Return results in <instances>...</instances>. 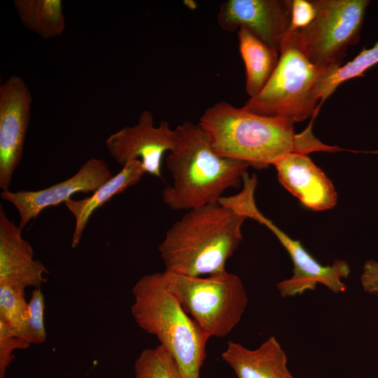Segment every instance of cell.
<instances>
[{
    "instance_id": "obj_17",
    "label": "cell",
    "mask_w": 378,
    "mask_h": 378,
    "mask_svg": "<svg viewBox=\"0 0 378 378\" xmlns=\"http://www.w3.org/2000/svg\"><path fill=\"white\" fill-rule=\"evenodd\" d=\"M239 49L246 69V91L252 98L265 88L279 59V52L245 27L237 31Z\"/></svg>"
},
{
    "instance_id": "obj_7",
    "label": "cell",
    "mask_w": 378,
    "mask_h": 378,
    "mask_svg": "<svg viewBox=\"0 0 378 378\" xmlns=\"http://www.w3.org/2000/svg\"><path fill=\"white\" fill-rule=\"evenodd\" d=\"M314 20L290 36L314 65L330 69L342 65L349 46L360 39L368 0H314Z\"/></svg>"
},
{
    "instance_id": "obj_12",
    "label": "cell",
    "mask_w": 378,
    "mask_h": 378,
    "mask_svg": "<svg viewBox=\"0 0 378 378\" xmlns=\"http://www.w3.org/2000/svg\"><path fill=\"white\" fill-rule=\"evenodd\" d=\"M292 0H227L219 7L221 29L245 27L279 52L291 21Z\"/></svg>"
},
{
    "instance_id": "obj_3",
    "label": "cell",
    "mask_w": 378,
    "mask_h": 378,
    "mask_svg": "<svg viewBox=\"0 0 378 378\" xmlns=\"http://www.w3.org/2000/svg\"><path fill=\"white\" fill-rule=\"evenodd\" d=\"M177 145L166 158L173 183L162 192L174 211H188L218 202L230 188L238 187L250 164L221 156L200 127L185 121L175 128Z\"/></svg>"
},
{
    "instance_id": "obj_8",
    "label": "cell",
    "mask_w": 378,
    "mask_h": 378,
    "mask_svg": "<svg viewBox=\"0 0 378 378\" xmlns=\"http://www.w3.org/2000/svg\"><path fill=\"white\" fill-rule=\"evenodd\" d=\"M241 213L265 225L276 237L289 254L293 264V276L276 285L283 298L301 295L308 290H314L321 284L334 293H344L346 286L343 279L350 274L346 262L336 260L331 265L318 262L298 240L290 238L257 208L255 200H248L241 207Z\"/></svg>"
},
{
    "instance_id": "obj_15",
    "label": "cell",
    "mask_w": 378,
    "mask_h": 378,
    "mask_svg": "<svg viewBox=\"0 0 378 378\" xmlns=\"http://www.w3.org/2000/svg\"><path fill=\"white\" fill-rule=\"evenodd\" d=\"M221 358L237 378H295L288 368L286 352L274 336L255 349L229 341Z\"/></svg>"
},
{
    "instance_id": "obj_9",
    "label": "cell",
    "mask_w": 378,
    "mask_h": 378,
    "mask_svg": "<svg viewBox=\"0 0 378 378\" xmlns=\"http://www.w3.org/2000/svg\"><path fill=\"white\" fill-rule=\"evenodd\" d=\"M105 144L110 155L122 167L132 160H140L146 173L162 178L163 156L176 148L177 136L166 120L155 127L151 112L145 110L136 125L125 126L111 134Z\"/></svg>"
},
{
    "instance_id": "obj_19",
    "label": "cell",
    "mask_w": 378,
    "mask_h": 378,
    "mask_svg": "<svg viewBox=\"0 0 378 378\" xmlns=\"http://www.w3.org/2000/svg\"><path fill=\"white\" fill-rule=\"evenodd\" d=\"M378 64V41L374 46L363 48L359 54L344 65L326 69L321 75L318 85L321 105L342 83L360 76L372 66Z\"/></svg>"
},
{
    "instance_id": "obj_6",
    "label": "cell",
    "mask_w": 378,
    "mask_h": 378,
    "mask_svg": "<svg viewBox=\"0 0 378 378\" xmlns=\"http://www.w3.org/2000/svg\"><path fill=\"white\" fill-rule=\"evenodd\" d=\"M162 272L169 290L209 338L227 336L239 323L248 298L238 276L226 270L204 276Z\"/></svg>"
},
{
    "instance_id": "obj_13",
    "label": "cell",
    "mask_w": 378,
    "mask_h": 378,
    "mask_svg": "<svg viewBox=\"0 0 378 378\" xmlns=\"http://www.w3.org/2000/svg\"><path fill=\"white\" fill-rule=\"evenodd\" d=\"M280 183L307 207L326 211L334 207L337 194L323 171L301 153H290L274 164Z\"/></svg>"
},
{
    "instance_id": "obj_25",
    "label": "cell",
    "mask_w": 378,
    "mask_h": 378,
    "mask_svg": "<svg viewBox=\"0 0 378 378\" xmlns=\"http://www.w3.org/2000/svg\"><path fill=\"white\" fill-rule=\"evenodd\" d=\"M360 282L366 293L378 295V262L369 260L365 262Z\"/></svg>"
},
{
    "instance_id": "obj_21",
    "label": "cell",
    "mask_w": 378,
    "mask_h": 378,
    "mask_svg": "<svg viewBox=\"0 0 378 378\" xmlns=\"http://www.w3.org/2000/svg\"><path fill=\"white\" fill-rule=\"evenodd\" d=\"M134 378H183L169 352L162 345L146 349L134 363Z\"/></svg>"
},
{
    "instance_id": "obj_23",
    "label": "cell",
    "mask_w": 378,
    "mask_h": 378,
    "mask_svg": "<svg viewBox=\"0 0 378 378\" xmlns=\"http://www.w3.org/2000/svg\"><path fill=\"white\" fill-rule=\"evenodd\" d=\"M29 345L0 323V378H5L6 370L14 358L13 352L18 349H24Z\"/></svg>"
},
{
    "instance_id": "obj_24",
    "label": "cell",
    "mask_w": 378,
    "mask_h": 378,
    "mask_svg": "<svg viewBox=\"0 0 378 378\" xmlns=\"http://www.w3.org/2000/svg\"><path fill=\"white\" fill-rule=\"evenodd\" d=\"M316 15V8L312 1L293 0L291 21L287 35L307 27Z\"/></svg>"
},
{
    "instance_id": "obj_16",
    "label": "cell",
    "mask_w": 378,
    "mask_h": 378,
    "mask_svg": "<svg viewBox=\"0 0 378 378\" xmlns=\"http://www.w3.org/2000/svg\"><path fill=\"white\" fill-rule=\"evenodd\" d=\"M145 173V169L140 160H132L124 165L115 176H113L90 196L81 200L71 198L64 203L76 220L71 244L73 248L78 245L83 231L94 211L113 197L136 185Z\"/></svg>"
},
{
    "instance_id": "obj_4",
    "label": "cell",
    "mask_w": 378,
    "mask_h": 378,
    "mask_svg": "<svg viewBox=\"0 0 378 378\" xmlns=\"http://www.w3.org/2000/svg\"><path fill=\"white\" fill-rule=\"evenodd\" d=\"M131 314L175 360L183 378H201L209 337L165 285L163 272L141 277L132 288Z\"/></svg>"
},
{
    "instance_id": "obj_20",
    "label": "cell",
    "mask_w": 378,
    "mask_h": 378,
    "mask_svg": "<svg viewBox=\"0 0 378 378\" xmlns=\"http://www.w3.org/2000/svg\"><path fill=\"white\" fill-rule=\"evenodd\" d=\"M24 289L11 282H0V323L22 340L28 311Z\"/></svg>"
},
{
    "instance_id": "obj_11",
    "label": "cell",
    "mask_w": 378,
    "mask_h": 378,
    "mask_svg": "<svg viewBox=\"0 0 378 378\" xmlns=\"http://www.w3.org/2000/svg\"><path fill=\"white\" fill-rule=\"evenodd\" d=\"M112 177L104 160L90 158L74 175L63 181L34 191H2L1 197L15 207L20 218L18 226L23 230L45 209L65 203L77 192H94Z\"/></svg>"
},
{
    "instance_id": "obj_18",
    "label": "cell",
    "mask_w": 378,
    "mask_h": 378,
    "mask_svg": "<svg viewBox=\"0 0 378 378\" xmlns=\"http://www.w3.org/2000/svg\"><path fill=\"white\" fill-rule=\"evenodd\" d=\"M21 23L43 39L60 36L65 29L61 0H14Z\"/></svg>"
},
{
    "instance_id": "obj_22",
    "label": "cell",
    "mask_w": 378,
    "mask_h": 378,
    "mask_svg": "<svg viewBox=\"0 0 378 378\" xmlns=\"http://www.w3.org/2000/svg\"><path fill=\"white\" fill-rule=\"evenodd\" d=\"M44 309L43 294L40 288H35L28 302L27 316L22 336L23 340L29 344H38L46 341Z\"/></svg>"
},
{
    "instance_id": "obj_1",
    "label": "cell",
    "mask_w": 378,
    "mask_h": 378,
    "mask_svg": "<svg viewBox=\"0 0 378 378\" xmlns=\"http://www.w3.org/2000/svg\"><path fill=\"white\" fill-rule=\"evenodd\" d=\"M292 121L256 115L226 102L209 107L198 125L221 156L266 168L290 153L340 150L314 136L312 124L296 134Z\"/></svg>"
},
{
    "instance_id": "obj_5",
    "label": "cell",
    "mask_w": 378,
    "mask_h": 378,
    "mask_svg": "<svg viewBox=\"0 0 378 378\" xmlns=\"http://www.w3.org/2000/svg\"><path fill=\"white\" fill-rule=\"evenodd\" d=\"M326 69L312 63L293 39L286 36L270 79L242 108L256 115L293 122L314 117L321 106L318 81Z\"/></svg>"
},
{
    "instance_id": "obj_2",
    "label": "cell",
    "mask_w": 378,
    "mask_h": 378,
    "mask_svg": "<svg viewBox=\"0 0 378 378\" xmlns=\"http://www.w3.org/2000/svg\"><path fill=\"white\" fill-rule=\"evenodd\" d=\"M246 219L218 202L186 211L159 246L164 271L204 276L226 270Z\"/></svg>"
},
{
    "instance_id": "obj_14",
    "label": "cell",
    "mask_w": 378,
    "mask_h": 378,
    "mask_svg": "<svg viewBox=\"0 0 378 378\" xmlns=\"http://www.w3.org/2000/svg\"><path fill=\"white\" fill-rule=\"evenodd\" d=\"M22 229L6 216L0 205V282L40 288L47 281L45 265L34 259V251Z\"/></svg>"
},
{
    "instance_id": "obj_10",
    "label": "cell",
    "mask_w": 378,
    "mask_h": 378,
    "mask_svg": "<svg viewBox=\"0 0 378 378\" xmlns=\"http://www.w3.org/2000/svg\"><path fill=\"white\" fill-rule=\"evenodd\" d=\"M32 97L23 79L10 76L0 86V188L8 190L20 164L31 118Z\"/></svg>"
}]
</instances>
